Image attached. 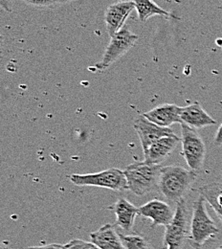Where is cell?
Instances as JSON below:
<instances>
[{"label": "cell", "instance_id": "cell-12", "mask_svg": "<svg viewBox=\"0 0 222 249\" xmlns=\"http://www.w3.org/2000/svg\"><path fill=\"white\" fill-rule=\"evenodd\" d=\"M181 110L182 107H178L173 104H163L143 115L159 126L170 127L171 124L176 123L181 124Z\"/></svg>", "mask_w": 222, "mask_h": 249}, {"label": "cell", "instance_id": "cell-21", "mask_svg": "<svg viewBox=\"0 0 222 249\" xmlns=\"http://www.w3.org/2000/svg\"><path fill=\"white\" fill-rule=\"evenodd\" d=\"M213 144L216 147H222V124L220 125V127L218 128V131L216 133V136L214 138Z\"/></svg>", "mask_w": 222, "mask_h": 249}, {"label": "cell", "instance_id": "cell-13", "mask_svg": "<svg viewBox=\"0 0 222 249\" xmlns=\"http://www.w3.org/2000/svg\"><path fill=\"white\" fill-rule=\"evenodd\" d=\"M180 119L181 124H187L195 129L217 124V121L207 113L198 102L182 107Z\"/></svg>", "mask_w": 222, "mask_h": 249}, {"label": "cell", "instance_id": "cell-10", "mask_svg": "<svg viewBox=\"0 0 222 249\" xmlns=\"http://www.w3.org/2000/svg\"><path fill=\"white\" fill-rule=\"evenodd\" d=\"M171 207L165 201L153 199L139 207V214L152 220V227L158 225L168 226L174 217Z\"/></svg>", "mask_w": 222, "mask_h": 249}, {"label": "cell", "instance_id": "cell-16", "mask_svg": "<svg viewBox=\"0 0 222 249\" xmlns=\"http://www.w3.org/2000/svg\"><path fill=\"white\" fill-rule=\"evenodd\" d=\"M194 192L210 204L222 224V183L213 182L205 184L195 189Z\"/></svg>", "mask_w": 222, "mask_h": 249}, {"label": "cell", "instance_id": "cell-2", "mask_svg": "<svg viewBox=\"0 0 222 249\" xmlns=\"http://www.w3.org/2000/svg\"><path fill=\"white\" fill-rule=\"evenodd\" d=\"M219 234L220 228L207 211L206 200L199 196L192 205L189 245L193 249H201Z\"/></svg>", "mask_w": 222, "mask_h": 249}, {"label": "cell", "instance_id": "cell-14", "mask_svg": "<svg viewBox=\"0 0 222 249\" xmlns=\"http://www.w3.org/2000/svg\"><path fill=\"white\" fill-rule=\"evenodd\" d=\"M91 242L100 249H126L115 225L104 224L90 234Z\"/></svg>", "mask_w": 222, "mask_h": 249}, {"label": "cell", "instance_id": "cell-22", "mask_svg": "<svg viewBox=\"0 0 222 249\" xmlns=\"http://www.w3.org/2000/svg\"><path fill=\"white\" fill-rule=\"evenodd\" d=\"M25 249H64V246L59 244H51V245H45V246H39V247H30Z\"/></svg>", "mask_w": 222, "mask_h": 249}, {"label": "cell", "instance_id": "cell-26", "mask_svg": "<svg viewBox=\"0 0 222 249\" xmlns=\"http://www.w3.org/2000/svg\"></svg>", "mask_w": 222, "mask_h": 249}, {"label": "cell", "instance_id": "cell-19", "mask_svg": "<svg viewBox=\"0 0 222 249\" xmlns=\"http://www.w3.org/2000/svg\"><path fill=\"white\" fill-rule=\"evenodd\" d=\"M28 5H32L34 7H40V8H46V7H54L58 5H63L65 3L74 1V0H21Z\"/></svg>", "mask_w": 222, "mask_h": 249}, {"label": "cell", "instance_id": "cell-24", "mask_svg": "<svg viewBox=\"0 0 222 249\" xmlns=\"http://www.w3.org/2000/svg\"><path fill=\"white\" fill-rule=\"evenodd\" d=\"M218 242H219V243L217 244V246H216L214 249H222V237L219 239V241H218Z\"/></svg>", "mask_w": 222, "mask_h": 249}, {"label": "cell", "instance_id": "cell-1", "mask_svg": "<svg viewBox=\"0 0 222 249\" xmlns=\"http://www.w3.org/2000/svg\"><path fill=\"white\" fill-rule=\"evenodd\" d=\"M197 178V173L178 165L161 168L158 188L170 201L177 203L185 197Z\"/></svg>", "mask_w": 222, "mask_h": 249}, {"label": "cell", "instance_id": "cell-6", "mask_svg": "<svg viewBox=\"0 0 222 249\" xmlns=\"http://www.w3.org/2000/svg\"><path fill=\"white\" fill-rule=\"evenodd\" d=\"M180 125L182 134V156L185 158L190 170L197 173L203 168L206 159L207 149L205 143L195 128L185 124H180Z\"/></svg>", "mask_w": 222, "mask_h": 249}, {"label": "cell", "instance_id": "cell-15", "mask_svg": "<svg viewBox=\"0 0 222 249\" xmlns=\"http://www.w3.org/2000/svg\"><path fill=\"white\" fill-rule=\"evenodd\" d=\"M110 209L116 216V225L126 232H131L135 218L139 215V208L123 197L118 199Z\"/></svg>", "mask_w": 222, "mask_h": 249}, {"label": "cell", "instance_id": "cell-4", "mask_svg": "<svg viewBox=\"0 0 222 249\" xmlns=\"http://www.w3.org/2000/svg\"><path fill=\"white\" fill-rule=\"evenodd\" d=\"M190 214L185 198L176 203L173 219L166 226L164 246L166 249H182L190 236Z\"/></svg>", "mask_w": 222, "mask_h": 249}, {"label": "cell", "instance_id": "cell-8", "mask_svg": "<svg viewBox=\"0 0 222 249\" xmlns=\"http://www.w3.org/2000/svg\"><path fill=\"white\" fill-rule=\"evenodd\" d=\"M133 127L137 132L144 153L159 139L165 136L174 134L171 127H163L151 122L144 115L137 117L133 123Z\"/></svg>", "mask_w": 222, "mask_h": 249}, {"label": "cell", "instance_id": "cell-9", "mask_svg": "<svg viewBox=\"0 0 222 249\" xmlns=\"http://www.w3.org/2000/svg\"><path fill=\"white\" fill-rule=\"evenodd\" d=\"M135 10V4L132 0L119 1L111 4L104 13V21L106 31L110 36L121 31L125 26L128 16Z\"/></svg>", "mask_w": 222, "mask_h": 249}, {"label": "cell", "instance_id": "cell-7", "mask_svg": "<svg viewBox=\"0 0 222 249\" xmlns=\"http://www.w3.org/2000/svg\"><path fill=\"white\" fill-rule=\"evenodd\" d=\"M137 40L138 36L129 31L127 26H125L121 31L111 36V39L102 55V59L101 62L96 63L94 67L99 71L105 70L127 53L135 45Z\"/></svg>", "mask_w": 222, "mask_h": 249}, {"label": "cell", "instance_id": "cell-11", "mask_svg": "<svg viewBox=\"0 0 222 249\" xmlns=\"http://www.w3.org/2000/svg\"><path fill=\"white\" fill-rule=\"evenodd\" d=\"M181 139L175 134L165 136L154 143L145 153V162L154 165H161L175 150Z\"/></svg>", "mask_w": 222, "mask_h": 249}, {"label": "cell", "instance_id": "cell-3", "mask_svg": "<svg viewBox=\"0 0 222 249\" xmlns=\"http://www.w3.org/2000/svg\"><path fill=\"white\" fill-rule=\"evenodd\" d=\"M161 165L138 161L127 166L124 170L127 190L134 195L143 196L158 188Z\"/></svg>", "mask_w": 222, "mask_h": 249}, {"label": "cell", "instance_id": "cell-23", "mask_svg": "<svg viewBox=\"0 0 222 249\" xmlns=\"http://www.w3.org/2000/svg\"><path fill=\"white\" fill-rule=\"evenodd\" d=\"M0 4L1 7L7 11V12H11V4H10V0H0Z\"/></svg>", "mask_w": 222, "mask_h": 249}, {"label": "cell", "instance_id": "cell-5", "mask_svg": "<svg viewBox=\"0 0 222 249\" xmlns=\"http://www.w3.org/2000/svg\"><path fill=\"white\" fill-rule=\"evenodd\" d=\"M69 180L76 186L100 187L117 192L127 190L124 171L117 168H110L96 174H73L69 177Z\"/></svg>", "mask_w": 222, "mask_h": 249}, {"label": "cell", "instance_id": "cell-18", "mask_svg": "<svg viewBox=\"0 0 222 249\" xmlns=\"http://www.w3.org/2000/svg\"><path fill=\"white\" fill-rule=\"evenodd\" d=\"M121 239L126 249H154L151 243L137 234H121Z\"/></svg>", "mask_w": 222, "mask_h": 249}, {"label": "cell", "instance_id": "cell-20", "mask_svg": "<svg viewBox=\"0 0 222 249\" xmlns=\"http://www.w3.org/2000/svg\"><path fill=\"white\" fill-rule=\"evenodd\" d=\"M64 249H100L92 242H85L83 240H72L66 245H64Z\"/></svg>", "mask_w": 222, "mask_h": 249}, {"label": "cell", "instance_id": "cell-17", "mask_svg": "<svg viewBox=\"0 0 222 249\" xmlns=\"http://www.w3.org/2000/svg\"><path fill=\"white\" fill-rule=\"evenodd\" d=\"M135 4V10L137 11L140 21L145 22L154 16H161L169 18L170 14L166 10L159 7L153 0H132Z\"/></svg>", "mask_w": 222, "mask_h": 249}, {"label": "cell", "instance_id": "cell-25", "mask_svg": "<svg viewBox=\"0 0 222 249\" xmlns=\"http://www.w3.org/2000/svg\"><path fill=\"white\" fill-rule=\"evenodd\" d=\"M119 1H129V0H119Z\"/></svg>", "mask_w": 222, "mask_h": 249}]
</instances>
